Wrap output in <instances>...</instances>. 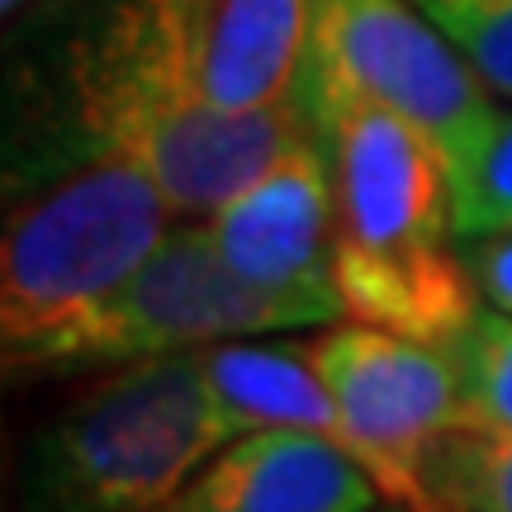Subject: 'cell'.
<instances>
[{
    "mask_svg": "<svg viewBox=\"0 0 512 512\" xmlns=\"http://www.w3.org/2000/svg\"><path fill=\"white\" fill-rule=\"evenodd\" d=\"M337 185L332 280L356 323L446 347L479 313L456 242V181L413 119L342 91H299Z\"/></svg>",
    "mask_w": 512,
    "mask_h": 512,
    "instance_id": "cell-1",
    "label": "cell"
},
{
    "mask_svg": "<svg viewBox=\"0 0 512 512\" xmlns=\"http://www.w3.org/2000/svg\"><path fill=\"white\" fill-rule=\"evenodd\" d=\"M72 95L86 147L147 171L185 219H209L285 147L313 133L299 91L256 110L209 100L181 0L114 5L76 57Z\"/></svg>",
    "mask_w": 512,
    "mask_h": 512,
    "instance_id": "cell-2",
    "label": "cell"
},
{
    "mask_svg": "<svg viewBox=\"0 0 512 512\" xmlns=\"http://www.w3.org/2000/svg\"><path fill=\"white\" fill-rule=\"evenodd\" d=\"M223 441L200 351L114 366L29 441L19 512H166Z\"/></svg>",
    "mask_w": 512,
    "mask_h": 512,
    "instance_id": "cell-3",
    "label": "cell"
},
{
    "mask_svg": "<svg viewBox=\"0 0 512 512\" xmlns=\"http://www.w3.org/2000/svg\"><path fill=\"white\" fill-rule=\"evenodd\" d=\"M162 185L114 152L24 200L0 242V351L10 375L53 370L72 332L171 233Z\"/></svg>",
    "mask_w": 512,
    "mask_h": 512,
    "instance_id": "cell-4",
    "label": "cell"
},
{
    "mask_svg": "<svg viewBox=\"0 0 512 512\" xmlns=\"http://www.w3.org/2000/svg\"><path fill=\"white\" fill-rule=\"evenodd\" d=\"M299 91L361 95L413 119L456 185L503 119L489 81L413 0H313Z\"/></svg>",
    "mask_w": 512,
    "mask_h": 512,
    "instance_id": "cell-5",
    "label": "cell"
},
{
    "mask_svg": "<svg viewBox=\"0 0 512 512\" xmlns=\"http://www.w3.org/2000/svg\"><path fill=\"white\" fill-rule=\"evenodd\" d=\"M323 318L285 294L247 285L219 256L204 223L171 228L162 247L72 332L53 370L133 366L152 356L204 351L238 337L318 328Z\"/></svg>",
    "mask_w": 512,
    "mask_h": 512,
    "instance_id": "cell-6",
    "label": "cell"
},
{
    "mask_svg": "<svg viewBox=\"0 0 512 512\" xmlns=\"http://www.w3.org/2000/svg\"><path fill=\"white\" fill-rule=\"evenodd\" d=\"M309 356L347 418L389 465V508L451 512L427 479L432 446L470 427L451 351L347 318V328L309 342Z\"/></svg>",
    "mask_w": 512,
    "mask_h": 512,
    "instance_id": "cell-7",
    "label": "cell"
},
{
    "mask_svg": "<svg viewBox=\"0 0 512 512\" xmlns=\"http://www.w3.org/2000/svg\"><path fill=\"white\" fill-rule=\"evenodd\" d=\"M209 238L233 271L266 294H285L323 323H342V294L332 280L337 185L318 128L285 147L261 176L223 200L209 219Z\"/></svg>",
    "mask_w": 512,
    "mask_h": 512,
    "instance_id": "cell-8",
    "label": "cell"
},
{
    "mask_svg": "<svg viewBox=\"0 0 512 512\" xmlns=\"http://www.w3.org/2000/svg\"><path fill=\"white\" fill-rule=\"evenodd\" d=\"M380 484L337 441L299 427H252L223 441L166 512H375Z\"/></svg>",
    "mask_w": 512,
    "mask_h": 512,
    "instance_id": "cell-9",
    "label": "cell"
},
{
    "mask_svg": "<svg viewBox=\"0 0 512 512\" xmlns=\"http://www.w3.org/2000/svg\"><path fill=\"white\" fill-rule=\"evenodd\" d=\"M181 10L209 100L256 110L299 91L313 0H181Z\"/></svg>",
    "mask_w": 512,
    "mask_h": 512,
    "instance_id": "cell-10",
    "label": "cell"
},
{
    "mask_svg": "<svg viewBox=\"0 0 512 512\" xmlns=\"http://www.w3.org/2000/svg\"><path fill=\"white\" fill-rule=\"evenodd\" d=\"M427 479L451 512H512V432H451L432 446Z\"/></svg>",
    "mask_w": 512,
    "mask_h": 512,
    "instance_id": "cell-11",
    "label": "cell"
},
{
    "mask_svg": "<svg viewBox=\"0 0 512 512\" xmlns=\"http://www.w3.org/2000/svg\"><path fill=\"white\" fill-rule=\"evenodd\" d=\"M446 351L460 370L470 427L512 432V313L494 304L479 309L465 332L446 342Z\"/></svg>",
    "mask_w": 512,
    "mask_h": 512,
    "instance_id": "cell-12",
    "label": "cell"
},
{
    "mask_svg": "<svg viewBox=\"0 0 512 512\" xmlns=\"http://www.w3.org/2000/svg\"><path fill=\"white\" fill-rule=\"evenodd\" d=\"M456 43L489 91L512 100V0H413Z\"/></svg>",
    "mask_w": 512,
    "mask_h": 512,
    "instance_id": "cell-13",
    "label": "cell"
},
{
    "mask_svg": "<svg viewBox=\"0 0 512 512\" xmlns=\"http://www.w3.org/2000/svg\"><path fill=\"white\" fill-rule=\"evenodd\" d=\"M512 228V114H503L494 138L484 143L475 166L456 185V233L484 238Z\"/></svg>",
    "mask_w": 512,
    "mask_h": 512,
    "instance_id": "cell-14",
    "label": "cell"
},
{
    "mask_svg": "<svg viewBox=\"0 0 512 512\" xmlns=\"http://www.w3.org/2000/svg\"><path fill=\"white\" fill-rule=\"evenodd\" d=\"M460 252H465V266L475 275L484 304L512 313V228L484 233V238H465Z\"/></svg>",
    "mask_w": 512,
    "mask_h": 512,
    "instance_id": "cell-15",
    "label": "cell"
},
{
    "mask_svg": "<svg viewBox=\"0 0 512 512\" xmlns=\"http://www.w3.org/2000/svg\"><path fill=\"white\" fill-rule=\"evenodd\" d=\"M0 5H5V15H15V10L24 5V0H0Z\"/></svg>",
    "mask_w": 512,
    "mask_h": 512,
    "instance_id": "cell-16",
    "label": "cell"
},
{
    "mask_svg": "<svg viewBox=\"0 0 512 512\" xmlns=\"http://www.w3.org/2000/svg\"><path fill=\"white\" fill-rule=\"evenodd\" d=\"M384 512H403V508H389V503H384Z\"/></svg>",
    "mask_w": 512,
    "mask_h": 512,
    "instance_id": "cell-17",
    "label": "cell"
}]
</instances>
